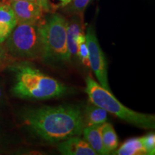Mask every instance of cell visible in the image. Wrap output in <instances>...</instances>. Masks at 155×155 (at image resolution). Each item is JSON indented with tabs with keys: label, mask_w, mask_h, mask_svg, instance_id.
<instances>
[{
	"label": "cell",
	"mask_w": 155,
	"mask_h": 155,
	"mask_svg": "<svg viewBox=\"0 0 155 155\" xmlns=\"http://www.w3.org/2000/svg\"><path fill=\"white\" fill-rule=\"evenodd\" d=\"M71 1V0H60L61 3H60L59 5H58V7L63 8V7H65V5H68V4Z\"/></svg>",
	"instance_id": "20"
},
{
	"label": "cell",
	"mask_w": 155,
	"mask_h": 155,
	"mask_svg": "<svg viewBox=\"0 0 155 155\" xmlns=\"http://www.w3.org/2000/svg\"><path fill=\"white\" fill-rule=\"evenodd\" d=\"M118 155H143L147 154L141 138H134L127 140L116 151Z\"/></svg>",
	"instance_id": "14"
},
{
	"label": "cell",
	"mask_w": 155,
	"mask_h": 155,
	"mask_svg": "<svg viewBox=\"0 0 155 155\" xmlns=\"http://www.w3.org/2000/svg\"><path fill=\"white\" fill-rule=\"evenodd\" d=\"M11 1H19V0H11ZM26 1H33V2H36L35 0H26Z\"/></svg>",
	"instance_id": "22"
},
{
	"label": "cell",
	"mask_w": 155,
	"mask_h": 155,
	"mask_svg": "<svg viewBox=\"0 0 155 155\" xmlns=\"http://www.w3.org/2000/svg\"><path fill=\"white\" fill-rule=\"evenodd\" d=\"M143 146L146 150L147 154H154L155 152V136L154 134L151 133L141 137Z\"/></svg>",
	"instance_id": "17"
},
{
	"label": "cell",
	"mask_w": 155,
	"mask_h": 155,
	"mask_svg": "<svg viewBox=\"0 0 155 155\" xmlns=\"http://www.w3.org/2000/svg\"><path fill=\"white\" fill-rule=\"evenodd\" d=\"M91 0H71L70 2L63 8L66 13L71 15H83V12Z\"/></svg>",
	"instance_id": "15"
},
{
	"label": "cell",
	"mask_w": 155,
	"mask_h": 155,
	"mask_svg": "<svg viewBox=\"0 0 155 155\" xmlns=\"http://www.w3.org/2000/svg\"><path fill=\"white\" fill-rule=\"evenodd\" d=\"M35 1L37 3L41 6L44 12H50L51 6L50 5L49 0H35Z\"/></svg>",
	"instance_id": "18"
},
{
	"label": "cell",
	"mask_w": 155,
	"mask_h": 155,
	"mask_svg": "<svg viewBox=\"0 0 155 155\" xmlns=\"http://www.w3.org/2000/svg\"><path fill=\"white\" fill-rule=\"evenodd\" d=\"M7 48L3 45L2 43H0V63L5 61V59L7 57Z\"/></svg>",
	"instance_id": "19"
},
{
	"label": "cell",
	"mask_w": 155,
	"mask_h": 155,
	"mask_svg": "<svg viewBox=\"0 0 155 155\" xmlns=\"http://www.w3.org/2000/svg\"><path fill=\"white\" fill-rule=\"evenodd\" d=\"M0 4H1V2H0Z\"/></svg>",
	"instance_id": "23"
},
{
	"label": "cell",
	"mask_w": 155,
	"mask_h": 155,
	"mask_svg": "<svg viewBox=\"0 0 155 155\" xmlns=\"http://www.w3.org/2000/svg\"><path fill=\"white\" fill-rule=\"evenodd\" d=\"M68 20L60 14L45 19L41 25L45 45V58L70 61L67 47Z\"/></svg>",
	"instance_id": "5"
},
{
	"label": "cell",
	"mask_w": 155,
	"mask_h": 155,
	"mask_svg": "<svg viewBox=\"0 0 155 155\" xmlns=\"http://www.w3.org/2000/svg\"><path fill=\"white\" fill-rule=\"evenodd\" d=\"M9 5L14 12L17 24L40 23L45 20L43 9L36 2L11 1Z\"/></svg>",
	"instance_id": "7"
},
{
	"label": "cell",
	"mask_w": 155,
	"mask_h": 155,
	"mask_svg": "<svg viewBox=\"0 0 155 155\" xmlns=\"http://www.w3.org/2000/svg\"><path fill=\"white\" fill-rule=\"evenodd\" d=\"M86 41L88 50L90 68L94 71L100 85L111 91L108 81L107 65L105 56L100 47L94 29L88 27L86 34Z\"/></svg>",
	"instance_id": "6"
},
{
	"label": "cell",
	"mask_w": 155,
	"mask_h": 155,
	"mask_svg": "<svg viewBox=\"0 0 155 155\" xmlns=\"http://www.w3.org/2000/svg\"><path fill=\"white\" fill-rule=\"evenodd\" d=\"M17 24L10 5L0 4V43L5 42Z\"/></svg>",
	"instance_id": "10"
},
{
	"label": "cell",
	"mask_w": 155,
	"mask_h": 155,
	"mask_svg": "<svg viewBox=\"0 0 155 155\" xmlns=\"http://www.w3.org/2000/svg\"><path fill=\"white\" fill-rule=\"evenodd\" d=\"M59 152L65 155H96L88 142L79 137H71L59 142Z\"/></svg>",
	"instance_id": "9"
},
{
	"label": "cell",
	"mask_w": 155,
	"mask_h": 155,
	"mask_svg": "<svg viewBox=\"0 0 155 155\" xmlns=\"http://www.w3.org/2000/svg\"><path fill=\"white\" fill-rule=\"evenodd\" d=\"M83 114L85 127L101 125L107 120V111L94 104L87 106Z\"/></svg>",
	"instance_id": "12"
},
{
	"label": "cell",
	"mask_w": 155,
	"mask_h": 155,
	"mask_svg": "<svg viewBox=\"0 0 155 155\" xmlns=\"http://www.w3.org/2000/svg\"><path fill=\"white\" fill-rule=\"evenodd\" d=\"M84 34L83 15H72L67 24V47L71 60L78 57L79 40Z\"/></svg>",
	"instance_id": "8"
},
{
	"label": "cell",
	"mask_w": 155,
	"mask_h": 155,
	"mask_svg": "<svg viewBox=\"0 0 155 155\" xmlns=\"http://www.w3.org/2000/svg\"><path fill=\"white\" fill-rule=\"evenodd\" d=\"M3 97H4V94H3V90L2 88L1 84H0V105H2L3 102Z\"/></svg>",
	"instance_id": "21"
},
{
	"label": "cell",
	"mask_w": 155,
	"mask_h": 155,
	"mask_svg": "<svg viewBox=\"0 0 155 155\" xmlns=\"http://www.w3.org/2000/svg\"><path fill=\"white\" fill-rule=\"evenodd\" d=\"M12 91L19 98L45 100L62 96L66 92L67 88L33 67L22 65L17 68Z\"/></svg>",
	"instance_id": "2"
},
{
	"label": "cell",
	"mask_w": 155,
	"mask_h": 155,
	"mask_svg": "<svg viewBox=\"0 0 155 155\" xmlns=\"http://www.w3.org/2000/svg\"><path fill=\"white\" fill-rule=\"evenodd\" d=\"M83 134L85 140L97 154H107L102 142L101 124L85 127L83 130Z\"/></svg>",
	"instance_id": "11"
},
{
	"label": "cell",
	"mask_w": 155,
	"mask_h": 155,
	"mask_svg": "<svg viewBox=\"0 0 155 155\" xmlns=\"http://www.w3.org/2000/svg\"><path fill=\"white\" fill-rule=\"evenodd\" d=\"M78 58H80L81 63L84 66L90 68V62L88 58V50L86 41V34L83 35L80 38L78 42Z\"/></svg>",
	"instance_id": "16"
},
{
	"label": "cell",
	"mask_w": 155,
	"mask_h": 155,
	"mask_svg": "<svg viewBox=\"0 0 155 155\" xmlns=\"http://www.w3.org/2000/svg\"><path fill=\"white\" fill-rule=\"evenodd\" d=\"M42 22L17 24L5 40L7 52L14 57L25 59L45 58Z\"/></svg>",
	"instance_id": "4"
},
{
	"label": "cell",
	"mask_w": 155,
	"mask_h": 155,
	"mask_svg": "<svg viewBox=\"0 0 155 155\" xmlns=\"http://www.w3.org/2000/svg\"><path fill=\"white\" fill-rule=\"evenodd\" d=\"M27 125L48 142H61L69 137L83 134V114L73 106H45L29 111L25 116Z\"/></svg>",
	"instance_id": "1"
},
{
	"label": "cell",
	"mask_w": 155,
	"mask_h": 155,
	"mask_svg": "<svg viewBox=\"0 0 155 155\" xmlns=\"http://www.w3.org/2000/svg\"><path fill=\"white\" fill-rule=\"evenodd\" d=\"M101 137L106 154L113 152L117 148L119 144L117 134L111 124L106 123V121L101 124Z\"/></svg>",
	"instance_id": "13"
},
{
	"label": "cell",
	"mask_w": 155,
	"mask_h": 155,
	"mask_svg": "<svg viewBox=\"0 0 155 155\" xmlns=\"http://www.w3.org/2000/svg\"><path fill=\"white\" fill-rule=\"evenodd\" d=\"M86 92L93 104L104 108L119 119L138 127L144 129H154V115L139 113L123 105L116 99L111 91L104 88L95 81L91 75H88L86 78Z\"/></svg>",
	"instance_id": "3"
}]
</instances>
